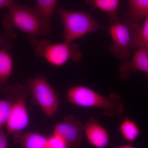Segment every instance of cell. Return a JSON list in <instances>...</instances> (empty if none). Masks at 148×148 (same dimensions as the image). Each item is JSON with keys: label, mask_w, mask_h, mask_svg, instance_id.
<instances>
[{"label": "cell", "mask_w": 148, "mask_h": 148, "mask_svg": "<svg viewBox=\"0 0 148 148\" xmlns=\"http://www.w3.org/2000/svg\"><path fill=\"white\" fill-rule=\"evenodd\" d=\"M2 24L5 30L13 28L27 34L31 44L36 46L39 36H47L51 30V25L45 20L35 7L17 4L14 1L8 7Z\"/></svg>", "instance_id": "cell-1"}, {"label": "cell", "mask_w": 148, "mask_h": 148, "mask_svg": "<svg viewBox=\"0 0 148 148\" xmlns=\"http://www.w3.org/2000/svg\"><path fill=\"white\" fill-rule=\"evenodd\" d=\"M67 99L75 106L103 110L104 114L110 117L121 118L124 112V103L116 92L106 97L90 88L79 85L69 88Z\"/></svg>", "instance_id": "cell-2"}, {"label": "cell", "mask_w": 148, "mask_h": 148, "mask_svg": "<svg viewBox=\"0 0 148 148\" xmlns=\"http://www.w3.org/2000/svg\"><path fill=\"white\" fill-rule=\"evenodd\" d=\"M141 25L126 14L122 21L110 23L109 33L112 43L110 52L117 59H129L131 50L138 48V39Z\"/></svg>", "instance_id": "cell-3"}, {"label": "cell", "mask_w": 148, "mask_h": 148, "mask_svg": "<svg viewBox=\"0 0 148 148\" xmlns=\"http://www.w3.org/2000/svg\"><path fill=\"white\" fill-rule=\"evenodd\" d=\"M3 93L12 103L11 112L6 125L8 134L21 132L29 124V117L27 105L30 93L27 84L15 83L5 86Z\"/></svg>", "instance_id": "cell-4"}, {"label": "cell", "mask_w": 148, "mask_h": 148, "mask_svg": "<svg viewBox=\"0 0 148 148\" xmlns=\"http://www.w3.org/2000/svg\"><path fill=\"white\" fill-rule=\"evenodd\" d=\"M64 28V41L73 42L88 34L104 29L103 25L88 12L57 9Z\"/></svg>", "instance_id": "cell-5"}, {"label": "cell", "mask_w": 148, "mask_h": 148, "mask_svg": "<svg viewBox=\"0 0 148 148\" xmlns=\"http://www.w3.org/2000/svg\"><path fill=\"white\" fill-rule=\"evenodd\" d=\"M35 54L38 57H43L52 66H63L71 60L78 62L81 59L82 54L79 45L73 42L52 43L43 40L38 42L35 49Z\"/></svg>", "instance_id": "cell-6"}, {"label": "cell", "mask_w": 148, "mask_h": 148, "mask_svg": "<svg viewBox=\"0 0 148 148\" xmlns=\"http://www.w3.org/2000/svg\"><path fill=\"white\" fill-rule=\"evenodd\" d=\"M30 93L43 112L48 116H53L58 110L57 95L45 77L38 75L27 82Z\"/></svg>", "instance_id": "cell-7"}, {"label": "cell", "mask_w": 148, "mask_h": 148, "mask_svg": "<svg viewBox=\"0 0 148 148\" xmlns=\"http://www.w3.org/2000/svg\"><path fill=\"white\" fill-rule=\"evenodd\" d=\"M81 121L71 114L67 115L56 125L53 134L62 138L70 148H79L84 132Z\"/></svg>", "instance_id": "cell-8"}, {"label": "cell", "mask_w": 148, "mask_h": 148, "mask_svg": "<svg viewBox=\"0 0 148 148\" xmlns=\"http://www.w3.org/2000/svg\"><path fill=\"white\" fill-rule=\"evenodd\" d=\"M138 71L146 74L148 82V47H138L132 58L124 60L119 67L120 76L123 80L128 79Z\"/></svg>", "instance_id": "cell-9"}, {"label": "cell", "mask_w": 148, "mask_h": 148, "mask_svg": "<svg viewBox=\"0 0 148 148\" xmlns=\"http://www.w3.org/2000/svg\"><path fill=\"white\" fill-rule=\"evenodd\" d=\"M88 142L95 148H107L110 145L108 132L97 120L90 119L84 126Z\"/></svg>", "instance_id": "cell-10"}, {"label": "cell", "mask_w": 148, "mask_h": 148, "mask_svg": "<svg viewBox=\"0 0 148 148\" xmlns=\"http://www.w3.org/2000/svg\"><path fill=\"white\" fill-rule=\"evenodd\" d=\"M13 138L21 148H49L48 138L40 133L21 132L13 134Z\"/></svg>", "instance_id": "cell-11"}, {"label": "cell", "mask_w": 148, "mask_h": 148, "mask_svg": "<svg viewBox=\"0 0 148 148\" xmlns=\"http://www.w3.org/2000/svg\"><path fill=\"white\" fill-rule=\"evenodd\" d=\"M86 3L92 5L94 8L98 9L110 16V23L120 20L117 14V10L120 0H83Z\"/></svg>", "instance_id": "cell-12"}, {"label": "cell", "mask_w": 148, "mask_h": 148, "mask_svg": "<svg viewBox=\"0 0 148 148\" xmlns=\"http://www.w3.org/2000/svg\"><path fill=\"white\" fill-rule=\"evenodd\" d=\"M13 63L12 58L4 49H0V90L5 87L6 83L10 76Z\"/></svg>", "instance_id": "cell-13"}, {"label": "cell", "mask_w": 148, "mask_h": 148, "mask_svg": "<svg viewBox=\"0 0 148 148\" xmlns=\"http://www.w3.org/2000/svg\"><path fill=\"white\" fill-rule=\"evenodd\" d=\"M119 130L123 138L130 144L135 142L140 135L138 124L129 118H126L122 121L119 125Z\"/></svg>", "instance_id": "cell-14"}, {"label": "cell", "mask_w": 148, "mask_h": 148, "mask_svg": "<svg viewBox=\"0 0 148 148\" xmlns=\"http://www.w3.org/2000/svg\"><path fill=\"white\" fill-rule=\"evenodd\" d=\"M129 8L126 14L139 22L148 14V0H128Z\"/></svg>", "instance_id": "cell-15"}, {"label": "cell", "mask_w": 148, "mask_h": 148, "mask_svg": "<svg viewBox=\"0 0 148 148\" xmlns=\"http://www.w3.org/2000/svg\"><path fill=\"white\" fill-rule=\"evenodd\" d=\"M35 6L43 18L51 24L57 0H36Z\"/></svg>", "instance_id": "cell-16"}, {"label": "cell", "mask_w": 148, "mask_h": 148, "mask_svg": "<svg viewBox=\"0 0 148 148\" xmlns=\"http://www.w3.org/2000/svg\"><path fill=\"white\" fill-rule=\"evenodd\" d=\"M12 103L8 100H0V128L6 125L10 116Z\"/></svg>", "instance_id": "cell-17"}, {"label": "cell", "mask_w": 148, "mask_h": 148, "mask_svg": "<svg viewBox=\"0 0 148 148\" xmlns=\"http://www.w3.org/2000/svg\"><path fill=\"white\" fill-rule=\"evenodd\" d=\"M140 27L138 39V47L148 48V14Z\"/></svg>", "instance_id": "cell-18"}, {"label": "cell", "mask_w": 148, "mask_h": 148, "mask_svg": "<svg viewBox=\"0 0 148 148\" xmlns=\"http://www.w3.org/2000/svg\"><path fill=\"white\" fill-rule=\"evenodd\" d=\"M16 35L13 29L5 30L3 34L0 33V49L1 48L8 49H10L12 46L11 41L16 38Z\"/></svg>", "instance_id": "cell-19"}, {"label": "cell", "mask_w": 148, "mask_h": 148, "mask_svg": "<svg viewBox=\"0 0 148 148\" xmlns=\"http://www.w3.org/2000/svg\"><path fill=\"white\" fill-rule=\"evenodd\" d=\"M48 143L49 148H70L62 138L53 134L48 138Z\"/></svg>", "instance_id": "cell-20"}, {"label": "cell", "mask_w": 148, "mask_h": 148, "mask_svg": "<svg viewBox=\"0 0 148 148\" xmlns=\"http://www.w3.org/2000/svg\"><path fill=\"white\" fill-rule=\"evenodd\" d=\"M0 148H8V138L2 128H0Z\"/></svg>", "instance_id": "cell-21"}, {"label": "cell", "mask_w": 148, "mask_h": 148, "mask_svg": "<svg viewBox=\"0 0 148 148\" xmlns=\"http://www.w3.org/2000/svg\"><path fill=\"white\" fill-rule=\"evenodd\" d=\"M14 2V0H0V9L8 8Z\"/></svg>", "instance_id": "cell-22"}, {"label": "cell", "mask_w": 148, "mask_h": 148, "mask_svg": "<svg viewBox=\"0 0 148 148\" xmlns=\"http://www.w3.org/2000/svg\"><path fill=\"white\" fill-rule=\"evenodd\" d=\"M114 148H137L132 145L131 144L128 145H112Z\"/></svg>", "instance_id": "cell-23"}]
</instances>
